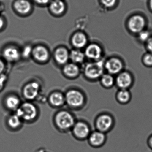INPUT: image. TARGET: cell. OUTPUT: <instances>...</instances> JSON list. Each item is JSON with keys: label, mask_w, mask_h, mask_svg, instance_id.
<instances>
[{"label": "cell", "mask_w": 152, "mask_h": 152, "mask_svg": "<svg viewBox=\"0 0 152 152\" xmlns=\"http://www.w3.org/2000/svg\"><path fill=\"white\" fill-rule=\"evenodd\" d=\"M3 56L7 61L15 62L19 59L20 54L19 50L16 48L8 47L3 50Z\"/></svg>", "instance_id": "16"}, {"label": "cell", "mask_w": 152, "mask_h": 152, "mask_svg": "<svg viewBox=\"0 0 152 152\" xmlns=\"http://www.w3.org/2000/svg\"><path fill=\"white\" fill-rule=\"evenodd\" d=\"M88 138L89 142L92 146L98 147L104 143L106 137L104 132L96 130L91 132Z\"/></svg>", "instance_id": "12"}, {"label": "cell", "mask_w": 152, "mask_h": 152, "mask_svg": "<svg viewBox=\"0 0 152 152\" xmlns=\"http://www.w3.org/2000/svg\"><path fill=\"white\" fill-rule=\"evenodd\" d=\"M69 58L73 63L79 64L83 63L85 59L84 53L79 50H73L69 54Z\"/></svg>", "instance_id": "24"}, {"label": "cell", "mask_w": 152, "mask_h": 152, "mask_svg": "<svg viewBox=\"0 0 152 152\" xmlns=\"http://www.w3.org/2000/svg\"><path fill=\"white\" fill-rule=\"evenodd\" d=\"M23 120L15 113L12 115L8 119V124L11 129H16L22 125Z\"/></svg>", "instance_id": "25"}, {"label": "cell", "mask_w": 152, "mask_h": 152, "mask_svg": "<svg viewBox=\"0 0 152 152\" xmlns=\"http://www.w3.org/2000/svg\"><path fill=\"white\" fill-rule=\"evenodd\" d=\"M32 49L30 46H27L25 47L23 50L22 54L24 57L27 58L30 56L31 53H32Z\"/></svg>", "instance_id": "29"}, {"label": "cell", "mask_w": 152, "mask_h": 152, "mask_svg": "<svg viewBox=\"0 0 152 152\" xmlns=\"http://www.w3.org/2000/svg\"><path fill=\"white\" fill-rule=\"evenodd\" d=\"M1 7H0V11H1Z\"/></svg>", "instance_id": "37"}, {"label": "cell", "mask_w": 152, "mask_h": 152, "mask_svg": "<svg viewBox=\"0 0 152 152\" xmlns=\"http://www.w3.org/2000/svg\"><path fill=\"white\" fill-rule=\"evenodd\" d=\"M4 25V22L3 19L1 17H0V30L3 28Z\"/></svg>", "instance_id": "34"}, {"label": "cell", "mask_w": 152, "mask_h": 152, "mask_svg": "<svg viewBox=\"0 0 152 152\" xmlns=\"http://www.w3.org/2000/svg\"><path fill=\"white\" fill-rule=\"evenodd\" d=\"M99 80L101 85L105 88H110L115 84V79L113 75L107 73H104Z\"/></svg>", "instance_id": "22"}, {"label": "cell", "mask_w": 152, "mask_h": 152, "mask_svg": "<svg viewBox=\"0 0 152 152\" xmlns=\"http://www.w3.org/2000/svg\"><path fill=\"white\" fill-rule=\"evenodd\" d=\"M85 57L92 61H99L103 58L104 51L102 47L97 43L88 45L85 50Z\"/></svg>", "instance_id": "11"}, {"label": "cell", "mask_w": 152, "mask_h": 152, "mask_svg": "<svg viewBox=\"0 0 152 152\" xmlns=\"http://www.w3.org/2000/svg\"><path fill=\"white\" fill-rule=\"evenodd\" d=\"M149 144L150 145V146L152 147V136L150 137V138L149 139Z\"/></svg>", "instance_id": "36"}, {"label": "cell", "mask_w": 152, "mask_h": 152, "mask_svg": "<svg viewBox=\"0 0 152 152\" xmlns=\"http://www.w3.org/2000/svg\"><path fill=\"white\" fill-rule=\"evenodd\" d=\"M138 39L142 43H145L150 38L152 35L151 33L147 29H145L140 33L137 34Z\"/></svg>", "instance_id": "26"}, {"label": "cell", "mask_w": 152, "mask_h": 152, "mask_svg": "<svg viewBox=\"0 0 152 152\" xmlns=\"http://www.w3.org/2000/svg\"><path fill=\"white\" fill-rule=\"evenodd\" d=\"M132 75L129 72L122 71L118 74L115 79V84L120 89H128L133 84Z\"/></svg>", "instance_id": "10"}, {"label": "cell", "mask_w": 152, "mask_h": 152, "mask_svg": "<svg viewBox=\"0 0 152 152\" xmlns=\"http://www.w3.org/2000/svg\"><path fill=\"white\" fill-rule=\"evenodd\" d=\"M36 2L39 4H46L48 3L50 0H34Z\"/></svg>", "instance_id": "33"}, {"label": "cell", "mask_w": 152, "mask_h": 152, "mask_svg": "<svg viewBox=\"0 0 152 152\" xmlns=\"http://www.w3.org/2000/svg\"><path fill=\"white\" fill-rule=\"evenodd\" d=\"M66 103L72 108L81 107L85 102V96L83 93L79 90L72 89L66 93Z\"/></svg>", "instance_id": "4"}, {"label": "cell", "mask_w": 152, "mask_h": 152, "mask_svg": "<svg viewBox=\"0 0 152 152\" xmlns=\"http://www.w3.org/2000/svg\"><path fill=\"white\" fill-rule=\"evenodd\" d=\"M73 45L75 48H81L87 45L88 39L87 36L82 33H77L73 36L72 39Z\"/></svg>", "instance_id": "19"}, {"label": "cell", "mask_w": 152, "mask_h": 152, "mask_svg": "<svg viewBox=\"0 0 152 152\" xmlns=\"http://www.w3.org/2000/svg\"><path fill=\"white\" fill-rule=\"evenodd\" d=\"M15 113L23 121L31 122L37 118L38 110L34 104L28 101L21 104L20 107L16 110Z\"/></svg>", "instance_id": "2"}, {"label": "cell", "mask_w": 152, "mask_h": 152, "mask_svg": "<svg viewBox=\"0 0 152 152\" xmlns=\"http://www.w3.org/2000/svg\"><path fill=\"white\" fill-rule=\"evenodd\" d=\"M49 101L52 106L60 107L66 103L65 95L60 91H54L50 95Z\"/></svg>", "instance_id": "13"}, {"label": "cell", "mask_w": 152, "mask_h": 152, "mask_svg": "<svg viewBox=\"0 0 152 152\" xmlns=\"http://www.w3.org/2000/svg\"><path fill=\"white\" fill-rule=\"evenodd\" d=\"M5 68V65L3 61L0 59V75H2Z\"/></svg>", "instance_id": "32"}, {"label": "cell", "mask_w": 152, "mask_h": 152, "mask_svg": "<svg viewBox=\"0 0 152 152\" xmlns=\"http://www.w3.org/2000/svg\"><path fill=\"white\" fill-rule=\"evenodd\" d=\"M80 72V67L74 63L66 64L63 68V73L68 78H76Z\"/></svg>", "instance_id": "14"}, {"label": "cell", "mask_w": 152, "mask_h": 152, "mask_svg": "<svg viewBox=\"0 0 152 152\" xmlns=\"http://www.w3.org/2000/svg\"><path fill=\"white\" fill-rule=\"evenodd\" d=\"M5 104L7 108L10 110H16L20 107L21 101L18 96L15 95H10L6 98Z\"/></svg>", "instance_id": "20"}, {"label": "cell", "mask_w": 152, "mask_h": 152, "mask_svg": "<svg viewBox=\"0 0 152 152\" xmlns=\"http://www.w3.org/2000/svg\"><path fill=\"white\" fill-rule=\"evenodd\" d=\"M7 80V76L4 75H0V91L1 90L5 85V82Z\"/></svg>", "instance_id": "31"}, {"label": "cell", "mask_w": 152, "mask_h": 152, "mask_svg": "<svg viewBox=\"0 0 152 152\" xmlns=\"http://www.w3.org/2000/svg\"><path fill=\"white\" fill-rule=\"evenodd\" d=\"M127 25L130 32L137 34L146 29L147 22L144 16L139 14H135L129 18Z\"/></svg>", "instance_id": "5"}, {"label": "cell", "mask_w": 152, "mask_h": 152, "mask_svg": "<svg viewBox=\"0 0 152 152\" xmlns=\"http://www.w3.org/2000/svg\"><path fill=\"white\" fill-rule=\"evenodd\" d=\"M122 60L116 57H112L104 62L105 71L112 75H117L122 72L124 68Z\"/></svg>", "instance_id": "6"}, {"label": "cell", "mask_w": 152, "mask_h": 152, "mask_svg": "<svg viewBox=\"0 0 152 152\" xmlns=\"http://www.w3.org/2000/svg\"><path fill=\"white\" fill-rule=\"evenodd\" d=\"M116 98L120 104H127L131 99V94L128 89H120L116 93Z\"/></svg>", "instance_id": "21"}, {"label": "cell", "mask_w": 152, "mask_h": 152, "mask_svg": "<svg viewBox=\"0 0 152 152\" xmlns=\"http://www.w3.org/2000/svg\"><path fill=\"white\" fill-rule=\"evenodd\" d=\"M148 5L149 9L152 11V0H148Z\"/></svg>", "instance_id": "35"}, {"label": "cell", "mask_w": 152, "mask_h": 152, "mask_svg": "<svg viewBox=\"0 0 152 152\" xmlns=\"http://www.w3.org/2000/svg\"><path fill=\"white\" fill-rule=\"evenodd\" d=\"M41 86L37 81H32L27 83L24 87L23 94L25 98L30 101L37 98L40 92Z\"/></svg>", "instance_id": "8"}, {"label": "cell", "mask_w": 152, "mask_h": 152, "mask_svg": "<svg viewBox=\"0 0 152 152\" xmlns=\"http://www.w3.org/2000/svg\"><path fill=\"white\" fill-rule=\"evenodd\" d=\"M142 63L147 67L152 66V53L148 52L143 55L142 58Z\"/></svg>", "instance_id": "27"}, {"label": "cell", "mask_w": 152, "mask_h": 152, "mask_svg": "<svg viewBox=\"0 0 152 152\" xmlns=\"http://www.w3.org/2000/svg\"><path fill=\"white\" fill-rule=\"evenodd\" d=\"M113 117L108 114H102L96 119V126L97 130L105 133L110 130L113 125Z\"/></svg>", "instance_id": "7"}, {"label": "cell", "mask_w": 152, "mask_h": 152, "mask_svg": "<svg viewBox=\"0 0 152 152\" xmlns=\"http://www.w3.org/2000/svg\"><path fill=\"white\" fill-rule=\"evenodd\" d=\"M102 6L107 9H112L116 6L118 0H100Z\"/></svg>", "instance_id": "28"}, {"label": "cell", "mask_w": 152, "mask_h": 152, "mask_svg": "<svg viewBox=\"0 0 152 152\" xmlns=\"http://www.w3.org/2000/svg\"><path fill=\"white\" fill-rule=\"evenodd\" d=\"M72 129L74 135L78 139L84 140L88 138L91 133L89 126L82 121L75 122Z\"/></svg>", "instance_id": "9"}, {"label": "cell", "mask_w": 152, "mask_h": 152, "mask_svg": "<svg viewBox=\"0 0 152 152\" xmlns=\"http://www.w3.org/2000/svg\"><path fill=\"white\" fill-rule=\"evenodd\" d=\"M55 122L57 127L63 131L72 129L75 123L73 115L66 110L58 112L55 115Z\"/></svg>", "instance_id": "3"}, {"label": "cell", "mask_w": 152, "mask_h": 152, "mask_svg": "<svg viewBox=\"0 0 152 152\" xmlns=\"http://www.w3.org/2000/svg\"><path fill=\"white\" fill-rule=\"evenodd\" d=\"M50 8L54 14L60 15L64 11L65 6L64 2L61 0H54L50 3Z\"/></svg>", "instance_id": "23"}, {"label": "cell", "mask_w": 152, "mask_h": 152, "mask_svg": "<svg viewBox=\"0 0 152 152\" xmlns=\"http://www.w3.org/2000/svg\"><path fill=\"white\" fill-rule=\"evenodd\" d=\"M146 48L149 53H152V36L145 43Z\"/></svg>", "instance_id": "30"}, {"label": "cell", "mask_w": 152, "mask_h": 152, "mask_svg": "<svg viewBox=\"0 0 152 152\" xmlns=\"http://www.w3.org/2000/svg\"><path fill=\"white\" fill-rule=\"evenodd\" d=\"M32 55L36 60L41 62L47 61L49 57L48 50L42 46L36 47L33 50Z\"/></svg>", "instance_id": "15"}, {"label": "cell", "mask_w": 152, "mask_h": 152, "mask_svg": "<svg viewBox=\"0 0 152 152\" xmlns=\"http://www.w3.org/2000/svg\"><path fill=\"white\" fill-rule=\"evenodd\" d=\"M14 7L16 11L22 15L28 14L31 8V4L27 0H17Z\"/></svg>", "instance_id": "18"}, {"label": "cell", "mask_w": 152, "mask_h": 152, "mask_svg": "<svg viewBox=\"0 0 152 152\" xmlns=\"http://www.w3.org/2000/svg\"><path fill=\"white\" fill-rule=\"evenodd\" d=\"M104 61L102 59L86 64L83 70L85 77L91 80H96L100 79L104 73Z\"/></svg>", "instance_id": "1"}, {"label": "cell", "mask_w": 152, "mask_h": 152, "mask_svg": "<svg viewBox=\"0 0 152 152\" xmlns=\"http://www.w3.org/2000/svg\"><path fill=\"white\" fill-rule=\"evenodd\" d=\"M54 56L56 62L60 65H65L70 58L68 51L64 48L57 49L55 51Z\"/></svg>", "instance_id": "17"}]
</instances>
